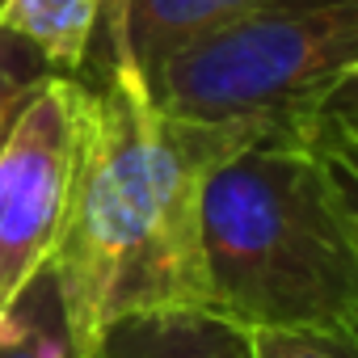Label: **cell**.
I'll return each instance as SVG.
<instances>
[{
    "label": "cell",
    "mask_w": 358,
    "mask_h": 358,
    "mask_svg": "<svg viewBox=\"0 0 358 358\" xmlns=\"http://www.w3.org/2000/svg\"><path fill=\"white\" fill-rule=\"evenodd\" d=\"M266 122L169 118L122 38L110 34L106 85L85 89L72 207L47 266L76 354L122 312L211 308L203 182L220 156Z\"/></svg>",
    "instance_id": "6da1fadb"
},
{
    "label": "cell",
    "mask_w": 358,
    "mask_h": 358,
    "mask_svg": "<svg viewBox=\"0 0 358 358\" xmlns=\"http://www.w3.org/2000/svg\"><path fill=\"white\" fill-rule=\"evenodd\" d=\"M199 224L211 308L245 329L358 341V241L303 118H274L211 164Z\"/></svg>",
    "instance_id": "7a4b0ae2"
},
{
    "label": "cell",
    "mask_w": 358,
    "mask_h": 358,
    "mask_svg": "<svg viewBox=\"0 0 358 358\" xmlns=\"http://www.w3.org/2000/svg\"><path fill=\"white\" fill-rule=\"evenodd\" d=\"M358 72V0H270L169 51L143 80L182 122L303 118Z\"/></svg>",
    "instance_id": "3957f363"
},
{
    "label": "cell",
    "mask_w": 358,
    "mask_h": 358,
    "mask_svg": "<svg viewBox=\"0 0 358 358\" xmlns=\"http://www.w3.org/2000/svg\"><path fill=\"white\" fill-rule=\"evenodd\" d=\"M85 139V85L43 76L0 143V316L43 278L64 236Z\"/></svg>",
    "instance_id": "277c9868"
},
{
    "label": "cell",
    "mask_w": 358,
    "mask_h": 358,
    "mask_svg": "<svg viewBox=\"0 0 358 358\" xmlns=\"http://www.w3.org/2000/svg\"><path fill=\"white\" fill-rule=\"evenodd\" d=\"M80 358H257L253 329L220 308H143L101 324Z\"/></svg>",
    "instance_id": "5b68a950"
},
{
    "label": "cell",
    "mask_w": 358,
    "mask_h": 358,
    "mask_svg": "<svg viewBox=\"0 0 358 358\" xmlns=\"http://www.w3.org/2000/svg\"><path fill=\"white\" fill-rule=\"evenodd\" d=\"M262 5H270V0H114V5H106L101 22L110 34L122 38V47L148 76L169 51Z\"/></svg>",
    "instance_id": "8992f818"
},
{
    "label": "cell",
    "mask_w": 358,
    "mask_h": 358,
    "mask_svg": "<svg viewBox=\"0 0 358 358\" xmlns=\"http://www.w3.org/2000/svg\"><path fill=\"white\" fill-rule=\"evenodd\" d=\"M110 0H0V30L30 43L47 72L76 76Z\"/></svg>",
    "instance_id": "52a82bcc"
},
{
    "label": "cell",
    "mask_w": 358,
    "mask_h": 358,
    "mask_svg": "<svg viewBox=\"0 0 358 358\" xmlns=\"http://www.w3.org/2000/svg\"><path fill=\"white\" fill-rule=\"evenodd\" d=\"M0 358H80L47 270L13 312L0 316Z\"/></svg>",
    "instance_id": "ba28073f"
},
{
    "label": "cell",
    "mask_w": 358,
    "mask_h": 358,
    "mask_svg": "<svg viewBox=\"0 0 358 358\" xmlns=\"http://www.w3.org/2000/svg\"><path fill=\"white\" fill-rule=\"evenodd\" d=\"M303 135L333 186L337 207L350 220V232L358 241V118H316L303 114Z\"/></svg>",
    "instance_id": "9c48e42d"
},
{
    "label": "cell",
    "mask_w": 358,
    "mask_h": 358,
    "mask_svg": "<svg viewBox=\"0 0 358 358\" xmlns=\"http://www.w3.org/2000/svg\"><path fill=\"white\" fill-rule=\"evenodd\" d=\"M43 76H51L43 55L30 43H22L17 34L0 30V143H5L22 106L30 101V93L43 85Z\"/></svg>",
    "instance_id": "30bf717a"
},
{
    "label": "cell",
    "mask_w": 358,
    "mask_h": 358,
    "mask_svg": "<svg viewBox=\"0 0 358 358\" xmlns=\"http://www.w3.org/2000/svg\"><path fill=\"white\" fill-rule=\"evenodd\" d=\"M257 358H358V341L320 329H253Z\"/></svg>",
    "instance_id": "8fae6325"
},
{
    "label": "cell",
    "mask_w": 358,
    "mask_h": 358,
    "mask_svg": "<svg viewBox=\"0 0 358 358\" xmlns=\"http://www.w3.org/2000/svg\"><path fill=\"white\" fill-rule=\"evenodd\" d=\"M316 118H358V72L345 76L337 89H329L316 106H312Z\"/></svg>",
    "instance_id": "7c38bea8"
},
{
    "label": "cell",
    "mask_w": 358,
    "mask_h": 358,
    "mask_svg": "<svg viewBox=\"0 0 358 358\" xmlns=\"http://www.w3.org/2000/svg\"><path fill=\"white\" fill-rule=\"evenodd\" d=\"M110 5H114V0H110Z\"/></svg>",
    "instance_id": "4fadbf2b"
}]
</instances>
